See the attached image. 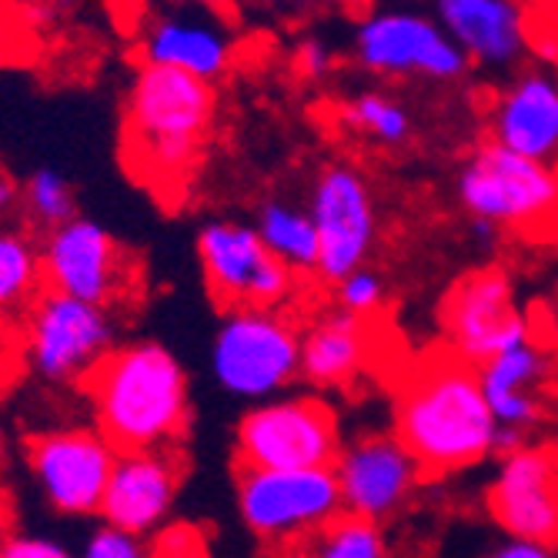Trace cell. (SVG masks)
Wrapping results in <instances>:
<instances>
[{
	"mask_svg": "<svg viewBox=\"0 0 558 558\" xmlns=\"http://www.w3.org/2000/svg\"><path fill=\"white\" fill-rule=\"evenodd\" d=\"M288 558H388V542L378 522L341 512L288 551Z\"/></svg>",
	"mask_w": 558,
	"mask_h": 558,
	"instance_id": "cell-26",
	"label": "cell"
},
{
	"mask_svg": "<svg viewBox=\"0 0 558 558\" xmlns=\"http://www.w3.org/2000/svg\"><path fill=\"white\" fill-rule=\"evenodd\" d=\"M338 451V415L315 395L258 401L234 428L238 469H331Z\"/></svg>",
	"mask_w": 558,
	"mask_h": 558,
	"instance_id": "cell-7",
	"label": "cell"
},
{
	"mask_svg": "<svg viewBox=\"0 0 558 558\" xmlns=\"http://www.w3.org/2000/svg\"><path fill=\"white\" fill-rule=\"evenodd\" d=\"M181 482H184L181 448L118 451L97 515L105 519V525L147 538L165 522H171Z\"/></svg>",
	"mask_w": 558,
	"mask_h": 558,
	"instance_id": "cell-18",
	"label": "cell"
},
{
	"mask_svg": "<svg viewBox=\"0 0 558 558\" xmlns=\"http://www.w3.org/2000/svg\"><path fill=\"white\" fill-rule=\"evenodd\" d=\"M114 348L118 318L111 308L61 291H40L27 308V362L47 385H84Z\"/></svg>",
	"mask_w": 558,
	"mask_h": 558,
	"instance_id": "cell-8",
	"label": "cell"
},
{
	"mask_svg": "<svg viewBox=\"0 0 558 558\" xmlns=\"http://www.w3.org/2000/svg\"><path fill=\"white\" fill-rule=\"evenodd\" d=\"M538 4H542V0H538Z\"/></svg>",
	"mask_w": 558,
	"mask_h": 558,
	"instance_id": "cell-39",
	"label": "cell"
},
{
	"mask_svg": "<svg viewBox=\"0 0 558 558\" xmlns=\"http://www.w3.org/2000/svg\"><path fill=\"white\" fill-rule=\"evenodd\" d=\"M0 558H77L64 542L34 532H14L0 538Z\"/></svg>",
	"mask_w": 558,
	"mask_h": 558,
	"instance_id": "cell-32",
	"label": "cell"
},
{
	"mask_svg": "<svg viewBox=\"0 0 558 558\" xmlns=\"http://www.w3.org/2000/svg\"><path fill=\"white\" fill-rule=\"evenodd\" d=\"M482 558H558V548L542 545V542H529V538H512L505 535L495 548H488Z\"/></svg>",
	"mask_w": 558,
	"mask_h": 558,
	"instance_id": "cell-33",
	"label": "cell"
},
{
	"mask_svg": "<svg viewBox=\"0 0 558 558\" xmlns=\"http://www.w3.org/2000/svg\"><path fill=\"white\" fill-rule=\"evenodd\" d=\"M492 141L538 165L558 161V81L548 71H522L498 94Z\"/></svg>",
	"mask_w": 558,
	"mask_h": 558,
	"instance_id": "cell-20",
	"label": "cell"
},
{
	"mask_svg": "<svg viewBox=\"0 0 558 558\" xmlns=\"http://www.w3.org/2000/svg\"><path fill=\"white\" fill-rule=\"evenodd\" d=\"M301 331L278 308H231L211 338L215 381L244 401H268L298 381Z\"/></svg>",
	"mask_w": 558,
	"mask_h": 558,
	"instance_id": "cell-6",
	"label": "cell"
},
{
	"mask_svg": "<svg viewBox=\"0 0 558 558\" xmlns=\"http://www.w3.org/2000/svg\"><path fill=\"white\" fill-rule=\"evenodd\" d=\"M335 478L348 515L368 522H388L409 505L425 478L415 454L391 432H365L341 445L335 459Z\"/></svg>",
	"mask_w": 558,
	"mask_h": 558,
	"instance_id": "cell-15",
	"label": "cell"
},
{
	"mask_svg": "<svg viewBox=\"0 0 558 558\" xmlns=\"http://www.w3.org/2000/svg\"><path fill=\"white\" fill-rule=\"evenodd\" d=\"M475 372L498 425L495 451L505 454L529 445V432L542 418L545 391L555 375L551 348L538 338V331H532L529 338L492 354Z\"/></svg>",
	"mask_w": 558,
	"mask_h": 558,
	"instance_id": "cell-16",
	"label": "cell"
},
{
	"mask_svg": "<svg viewBox=\"0 0 558 558\" xmlns=\"http://www.w3.org/2000/svg\"><path fill=\"white\" fill-rule=\"evenodd\" d=\"M341 512L335 469H238V515L275 555L294 551Z\"/></svg>",
	"mask_w": 558,
	"mask_h": 558,
	"instance_id": "cell-5",
	"label": "cell"
},
{
	"mask_svg": "<svg viewBox=\"0 0 558 558\" xmlns=\"http://www.w3.org/2000/svg\"><path fill=\"white\" fill-rule=\"evenodd\" d=\"M338 124L348 134L362 137L368 144H378V147L409 144L412 131H415L409 108H404L398 97H391L388 90H378V87L344 97L338 105Z\"/></svg>",
	"mask_w": 558,
	"mask_h": 558,
	"instance_id": "cell-24",
	"label": "cell"
},
{
	"mask_svg": "<svg viewBox=\"0 0 558 558\" xmlns=\"http://www.w3.org/2000/svg\"><path fill=\"white\" fill-rule=\"evenodd\" d=\"M197 8H208V11H225V8H234L238 0H191Z\"/></svg>",
	"mask_w": 558,
	"mask_h": 558,
	"instance_id": "cell-36",
	"label": "cell"
},
{
	"mask_svg": "<svg viewBox=\"0 0 558 558\" xmlns=\"http://www.w3.org/2000/svg\"><path fill=\"white\" fill-rule=\"evenodd\" d=\"M438 21L465 58L492 68L515 64L529 47L522 0H438Z\"/></svg>",
	"mask_w": 558,
	"mask_h": 558,
	"instance_id": "cell-21",
	"label": "cell"
},
{
	"mask_svg": "<svg viewBox=\"0 0 558 558\" xmlns=\"http://www.w3.org/2000/svg\"><path fill=\"white\" fill-rule=\"evenodd\" d=\"M354 61L375 77H425L454 81L469 68V58L441 24L412 11L368 14L354 31Z\"/></svg>",
	"mask_w": 558,
	"mask_h": 558,
	"instance_id": "cell-14",
	"label": "cell"
},
{
	"mask_svg": "<svg viewBox=\"0 0 558 558\" xmlns=\"http://www.w3.org/2000/svg\"><path fill=\"white\" fill-rule=\"evenodd\" d=\"M21 208V184L8 174H0V225Z\"/></svg>",
	"mask_w": 558,
	"mask_h": 558,
	"instance_id": "cell-34",
	"label": "cell"
},
{
	"mask_svg": "<svg viewBox=\"0 0 558 558\" xmlns=\"http://www.w3.org/2000/svg\"><path fill=\"white\" fill-rule=\"evenodd\" d=\"M459 201L472 218L492 221L501 231H522L529 238L558 231V171L492 137L459 168Z\"/></svg>",
	"mask_w": 558,
	"mask_h": 558,
	"instance_id": "cell-4",
	"label": "cell"
},
{
	"mask_svg": "<svg viewBox=\"0 0 558 558\" xmlns=\"http://www.w3.org/2000/svg\"><path fill=\"white\" fill-rule=\"evenodd\" d=\"M495 415L475 365L448 348L404 375L395 395V435L415 454L425 475H454L495 451Z\"/></svg>",
	"mask_w": 558,
	"mask_h": 558,
	"instance_id": "cell-1",
	"label": "cell"
},
{
	"mask_svg": "<svg viewBox=\"0 0 558 558\" xmlns=\"http://www.w3.org/2000/svg\"><path fill=\"white\" fill-rule=\"evenodd\" d=\"M472 238L478 241V244H485V247H492L495 241H498V234H501V228H495L492 221H482V218H472Z\"/></svg>",
	"mask_w": 558,
	"mask_h": 558,
	"instance_id": "cell-35",
	"label": "cell"
},
{
	"mask_svg": "<svg viewBox=\"0 0 558 558\" xmlns=\"http://www.w3.org/2000/svg\"><path fill=\"white\" fill-rule=\"evenodd\" d=\"M40 284V247L24 231L0 225V318L27 315Z\"/></svg>",
	"mask_w": 558,
	"mask_h": 558,
	"instance_id": "cell-25",
	"label": "cell"
},
{
	"mask_svg": "<svg viewBox=\"0 0 558 558\" xmlns=\"http://www.w3.org/2000/svg\"><path fill=\"white\" fill-rule=\"evenodd\" d=\"M335 298L341 312L372 322L385 304V278L375 268L362 265L335 284Z\"/></svg>",
	"mask_w": 558,
	"mask_h": 558,
	"instance_id": "cell-28",
	"label": "cell"
},
{
	"mask_svg": "<svg viewBox=\"0 0 558 558\" xmlns=\"http://www.w3.org/2000/svg\"><path fill=\"white\" fill-rule=\"evenodd\" d=\"M551 325H555V335H558V298H555V308H551Z\"/></svg>",
	"mask_w": 558,
	"mask_h": 558,
	"instance_id": "cell-38",
	"label": "cell"
},
{
	"mask_svg": "<svg viewBox=\"0 0 558 558\" xmlns=\"http://www.w3.org/2000/svg\"><path fill=\"white\" fill-rule=\"evenodd\" d=\"M81 388L90 398L97 432L118 451L181 448L191 425V388L161 341L114 348Z\"/></svg>",
	"mask_w": 558,
	"mask_h": 558,
	"instance_id": "cell-3",
	"label": "cell"
},
{
	"mask_svg": "<svg viewBox=\"0 0 558 558\" xmlns=\"http://www.w3.org/2000/svg\"><path fill=\"white\" fill-rule=\"evenodd\" d=\"M255 231L291 275H318V231L304 205L288 197L262 201Z\"/></svg>",
	"mask_w": 558,
	"mask_h": 558,
	"instance_id": "cell-23",
	"label": "cell"
},
{
	"mask_svg": "<svg viewBox=\"0 0 558 558\" xmlns=\"http://www.w3.org/2000/svg\"><path fill=\"white\" fill-rule=\"evenodd\" d=\"M197 262L205 284L225 308H281L294 275L271 255L255 225L215 218L197 231Z\"/></svg>",
	"mask_w": 558,
	"mask_h": 558,
	"instance_id": "cell-10",
	"label": "cell"
},
{
	"mask_svg": "<svg viewBox=\"0 0 558 558\" xmlns=\"http://www.w3.org/2000/svg\"><path fill=\"white\" fill-rule=\"evenodd\" d=\"M488 512L505 535L558 548V445L505 451L488 485Z\"/></svg>",
	"mask_w": 558,
	"mask_h": 558,
	"instance_id": "cell-17",
	"label": "cell"
},
{
	"mask_svg": "<svg viewBox=\"0 0 558 558\" xmlns=\"http://www.w3.org/2000/svg\"><path fill=\"white\" fill-rule=\"evenodd\" d=\"M150 558H211L208 538L191 522H165L147 542Z\"/></svg>",
	"mask_w": 558,
	"mask_h": 558,
	"instance_id": "cell-29",
	"label": "cell"
},
{
	"mask_svg": "<svg viewBox=\"0 0 558 558\" xmlns=\"http://www.w3.org/2000/svg\"><path fill=\"white\" fill-rule=\"evenodd\" d=\"M532 331L535 325L522 315L515 284L501 268H478L459 278L441 301L445 348L475 368Z\"/></svg>",
	"mask_w": 558,
	"mask_h": 558,
	"instance_id": "cell-12",
	"label": "cell"
},
{
	"mask_svg": "<svg viewBox=\"0 0 558 558\" xmlns=\"http://www.w3.org/2000/svg\"><path fill=\"white\" fill-rule=\"evenodd\" d=\"M304 208L318 231V275L325 281L338 284L368 262L378 241V208L372 184L359 168L348 161L322 168Z\"/></svg>",
	"mask_w": 558,
	"mask_h": 558,
	"instance_id": "cell-11",
	"label": "cell"
},
{
	"mask_svg": "<svg viewBox=\"0 0 558 558\" xmlns=\"http://www.w3.org/2000/svg\"><path fill=\"white\" fill-rule=\"evenodd\" d=\"M291 4H301V8H315V4H325V0H291Z\"/></svg>",
	"mask_w": 558,
	"mask_h": 558,
	"instance_id": "cell-37",
	"label": "cell"
},
{
	"mask_svg": "<svg viewBox=\"0 0 558 558\" xmlns=\"http://www.w3.org/2000/svg\"><path fill=\"white\" fill-rule=\"evenodd\" d=\"M375 351V328L348 312H331L301 331V372L312 388H348L359 378Z\"/></svg>",
	"mask_w": 558,
	"mask_h": 558,
	"instance_id": "cell-22",
	"label": "cell"
},
{
	"mask_svg": "<svg viewBox=\"0 0 558 558\" xmlns=\"http://www.w3.org/2000/svg\"><path fill=\"white\" fill-rule=\"evenodd\" d=\"M294 74L301 77V81H312V84H318V81H328L331 77V71H335V50H331V44L328 40H322V37H304L298 47H294Z\"/></svg>",
	"mask_w": 558,
	"mask_h": 558,
	"instance_id": "cell-31",
	"label": "cell"
},
{
	"mask_svg": "<svg viewBox=\"0 0 558 558\" xmlns=\"http://www.w3.org/2000/svg\"><path fill=\"white\" fill-rule=\"evenodd\" d=\"M118 448L97 428H50L27 441L37 492L54 512L84 519L100 512Z\"/></svg>",
	"mask_w": 558,
	"mask_h": 558,
	"instance_id": "cell-13",
	"label": "cell"
},
{
	"mask_svg": "<svg viewBox=\"0 0 558 558\" xmlns=\"http://www.w3.org/2000/svg\"><path fill=\"white\" fill-rule=\"evenodd\" d=\"M40 275L47 291H61L111 312L137 294V265L121 241L105 225L81 215L44 234Z\"/></svg>",
	"mask_w": 558,
	"mask_h": 558,
	"instance_id": "cell-9",
	"label": "cell"
},
{
	"mask_svg": "<svg viewBox=\"0 0 558 558\" xmlns=\"http://www.w3.org/2000/svg\"><path fill=\"white\" fill-rule=\"evenodd\" d=\"M77 558H150V551H147V538L100 522L84 538V548Z\"/></svg>",
	"mask_w": 558,
	"mask_h": 558,
	"instance_id": "cell-30",
	"label": "cell"
},
{
	"mask_svg": "<svg viewBox=\"0 0 558 558\" xmlns=\"http://www.w3.org/2000/svg\"><path fill=\"white\" fill-rule=\"evenodd\" d=\"M218 111L211 84L191 74L141 64L124 100V161L158 194L181 191L205 150Z\"/></svg>",
	"mask_w": 558,
	"mask_h": 558,
	"instance_id": "cell-2",
	"label": "cell"
},
{
	"mask_svg": "<svg viewBox=\"0 0 558 558\" xmlns=\"http://www.w3.org/2000/svg\"><path fill=\"white\" fill-rule=\"evenodd\" d=\"M141 64L171 68L215 84L234 64V37L208 8H174L144 27Z\"/></svg>",
	"mask_w": 558,
	"mask_h": 558,
	"instance_id": "cell-19",
	"label": "cell"
},
{
	"mask_svg": "<svg viewBox=\"0 0 558 558\" xmlns=\"http://www.w3.org/2000/svg\"><path fill=\"white\" fill-rule=\"evenodd\" d=\"M21 215L44 234L77 218V197L71 181L54 168H37L21 184Z\"/></svg>",
	"mask_w": 558,
	"mask_h": 558,
	"instance_id": "cell-27",
	"label": "cell"
}]
</instances>
